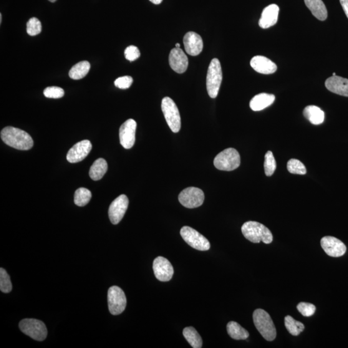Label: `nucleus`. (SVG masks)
<instances>
[{
    "mask_svg": "<svg viewBox=\"0 0 348 348\" xmlns=\"http://www.w3.org/2000/svg\"><path fill=\"white\" fill-rule=\"evenodd\" d=\"M1 138L6 145L17 150H28L33 147L34 141L31 136L19 128H4L1 132Z\"/></svg>",
    "mask_w": 348,
    "mask_h": 348,
    "instance_id": "1",
    "label": "nucleus"
},
{
    "mask_svg": "<svg viewBox=\"0 0 348 348\" xmlns=\"http://www.w3.org/2000/svg\"><path fill=\"white\" fill-rule=\"evenodd\" d=\"M244 238L254 243L262 241L264 244H270L273 241V235L269 229L263 224L256 221H248L241 227Z\"/></svg>",
    "mask_w": 348,
    "mask_h": 348,
    "instance_id": "2",
    "label": "nucleus"
},
{
    "mask_svg": "<svg viewBox=\"0 0 348 348\" xmlns=\"http://www.w3.org/2000/svg\"><path fill=\"white\" fill-rule=\"evenodd\" d=\"M255 326L264 339L272 341L276 339L277 332L270 315L263 309H257L253 314Z\"/></svg>",
    "mask_w": 348,
    "mask_h": 348,
    "instance_id": "3",
    "label": "nucleus"
},
{
    "mask_svg": "<svg viewBox=\"0 0 348 348\" xmlns=\"http://www.w3.org/2000/svg\"><path fill=\"white\" fill-rule=\"evenodd\" d=\"M222 80H223V72H222L220 62L217 58H214L209 65L207 76H206V89L210 98H216L218 96Z\"/></svg>",
    "mask_w": 348,
    "mask_h": 348,
    "instance_id": "4",
    "label": "nucleus"
},
{
    "mask_svg": "<svg viewBox=\"0 0 348 348\" xmlns=\"http://www.w3.org/2000/svg\"><path fill=\"white\" fill-rule=\"evenodd\" d=\"M241 164V157L235 148H228L217 155L214 165L217 169L223 171H232L238 168Z\"/></svg>",
    "mask_w": 348,
    "mask_h": 348,
    "instance_id": "5",
    "label": "nucleus"
},
{
    "mask_svg": "<svg viewBox=\"0 0 348 348\" xmlns=\"http://www.w3.org/2000/svg\"><path fill=\"white\" fill-rule=\"evenodd\" d=\"M161 108L166 123L171 130L174 133L180 132L181 126V116L175 102L170 98H164L161 103Z\"/></svg>",
    "mask_w": 348,
    "mask_h": 348,
    "instance_id": "6",
    "label": "nucleus"
},
{
    "mask_svg": "<svg viewBox=\"0 0 348 348\" xmlns=\"http://www.w3.org/2000/svg\"><path fill=\"white\" fill-rule=\"evenodd\" d=\"M20 330L28 336L37 341H43L47 336L45 324L39 320L25 319L20 322Z\"/></svg>",
    "mask_w": 348,
    "mask_h": 348,
    "instance_id": "7",
    "label": "nucleus"
},
{
    "mask_svg": "<svg viewBox=\"0 0 348 348\" xmlns=\"http://www.w3.org/2000/svg\"><path fill=\"white\" fill-rule=\"evenodd\" d=\"M180 234L183 240L199 251H207L210 248V243L208 239L191 227L183 226L181 229Z\"/></svg>",
    "mask_w": 348,
    "mask_h": 348,
    "instance_id": "8",
    "label": "nucleus"
},
{
    "mask_svg": "<svg viewBox=\"0 0 348 348\" xmlns=\"http://www.w3.org/2000/svg\"><path fill=\"white\" fill-rule=\"evenodd\" d=\"M108 305L110 314L118 315L122 314L127 306V298L124 292L120 287H110L108 291Z\"/></svg>",
    "mask_w": 348,
    "mask_h": 348,
    "instance_id": "9",
    "label": "nucleus"
},
{
    "mask_svg": "<svg viewBox=\"0 0 348 348\" xmlns=\"http://www.w3.org/2000/svg\"><path fill=\"white\" fill-rule=\"evenodd\" d=\"M178 199L181 205L185 207L195 208L203 205L205 201V194L201 189L188 187L181 191Z\"/></svg>",
    "mask_w": 348,
    "mask_h": 348,
    "instance_id": "10",
    "label": "nucleus"
},
{
    "mask_svg": "<svg viewBox=\"0 0 348 348\" xmlns=\"http://www.w3.org/2000/svg\"><path fill=\"white\" fill-rule=\"evenodd\" d=\"M129 201L127 196L122 194L113 200L108 209V216L113 224H118L122 220L127 211Z\"/></svg>",
    "mask_w": 348,
    "mask_h": 348,
    "instance_id": "11",
    "label": "nucleus"
},
{
    "mask_svg": "<svg viewBox=\"0 0 348 348\" xmlns=\"http://www.w3.org/2000/svg\"><path fill=\"white\" fill-rule=\"evenodd\" d=\"M136 128H137V123L132 119L126 121L121 126L120 128V143L126 149H130L134 145Z\"/></svg>",
    "mask_w": 348,
    "mask_h": 348,
    "instance_id": "12",
    "label": "nucleus"
},
{
    "mask_svg": "<svg viewBox=\"0 0 348 348\" xmlns=\"http://www.w3.org/2000/svg\"><path fill=\"white\" fill-rule=\"evenodd\" d=\"M153 269L156 278L160 281H170L173 276L172 265L168 259L163 257H158L155 259L153 263Z\"/></svg>",
    "mask_w": 348,
    "mask_h": 348,
    "instance_id": "13",
    "label": "nucleus"
},
{
    "mask_svg": "<svg viewBox=\"0 0 348 348\" xmlns=\"http://www.w3.org/2000/svg\"><path fill=\"white\" fill-rule=\"evenodd\" d=\"M322 249L330 257H339L344 256L346 246L339 239L332 236L322 238L321 241Z\"/></svg>",
    "mask_w": 348,
    "mask_h": 348,
    "instance_id": "14",
    "label": "nucleus"
},
{
    "mask_svg": "<svg viewBox=\"0 0 348 348\" xmlns=\"http://www.w3.org/2000/svg\"><path fill=\"white\" fill-rule=\"evenodd\" d=\"M92 147V144L89 140H83L78 142L68 152L67 161L70 163L80 162L89 155Z\"/></svg>",
    "mask_w": 348,
    "mask_h": 348,
    "instance_id": "15",
    "label": "nucleus"
},
{
    "mask_svg": "<svg viewBox=\"0 0 348 348\" xmlns=\"http://www.w3.org/2000/svg\"><path fill=\"white\" fill-rule=\"evenodd\" d=\"M169 64L171 69L179 74H182L187 70L188 66V57L181 48L171 49L169 55Z\"/></svg>",
    "mask_w": 348,
    "mask_h": 348,
    "instance_id": "16",
    "label": "nucleus"
},
{
    "mask_svg": "<svg viewBox=\"0 0 348 348\" xmlns=\"http://www.w3.org/2000/svg\"><path fill=\"white\" fill-rule=\"evenodd\" d=\"M184 46L188 54L196 56L202 52L203 42L201 36L194 32H189L183 38Z\"/></svg>",
    "mask_w": 348,
    "mask_h": 348,
    "instance_id": "17",
    "label": "nucleus"
},
{
    "mask_svg": "<svg viewBox=\"0 0 348 348\" xmlns=\"http://www.w3.org/2000/svg\"><path fill=\"white\" fill-rule=\"evenodd\" d=\"M250 65L256 72L263 74H271L276 72L277 67L276 64L262 55H257L251 60Z\"/></svg>",
    "mask_w": 348,
    "mask_h": 348,
    "instance_id": "18",
    "label": "nucleus"
},
{
    "mask_svg": "<svg viewBox=\"0 0 348 348\" xmlns=\"http://www.w3.org/2000/svg\"><path fill=\"white\" fill-rule=\"evenodd\" d=\"M326 89L335 94L348 97V80L337 75L327 78L325 82Z\"/></svg>",
    "mask_w": 348,
    "mask_h": 348,
    "instance_id": "19",
    "label": "nucleus"
},
{
    "mask_svg": "<svg viewBox=\"0 0 348 348\" xmlns=\"http://www.w3.org/2000/svg\"><path fill=\"white\" fill-rule=\"evenodd\" d=\"M279 7L276 4L266 7L262 12L259 25L262 29H268L274 26L278 21Z\"/></svg>",
    "mask_w": 348,
    "mask_h": 348,
    "instance_id": "20",
    "label": "nucleus"
},
{
    "mask_svg": "<svg viewBox=\"0 0 348 348\" xmlns=\"http://www.w3.org/2000/svg\"><path fill=\"white\" fill-rule=\"evenodd\" d=\"M276 97L273 94L261 93L252 98L249 107L254 111H261L273 104Z\"/></svg>",
    "mask_w": 348,
    "mask_h": 348,
    "instance_id": "21",
    "label": "nucleus"
},
{
    "mask_svg": "<svg viewBox=\"0 0 348 348\" xmlns=\"http://www.w3.org/2000/svg\"><path fill=\"white\" fill-rule=\"evenodd\" d=\"M305 4L317 19L324 21L327 17L326 6L322 0H304Z\"/></svg>",
    "mask_w": 348,
    "mask_h": 348,
    "instance_id": "22",
    "label": "nucleus"
},
{
    "mask_svg": "<svg viewBox=\"0 0 348 348\" xmlns=\"http://www.w3.org/2000/svg\"><path fill=\"white\" fill-rule=\"evenodd\" d=\"M304 117L313 125H319L324 122L325 114L324 111L317 106H307L303 111Z\"/></svg>",
    "mask_w": 348,
    "mask_h": 348,
    "instance_id": "23",
    "label": "nucleus"
},
{
    "mask_svg": "<svg viewBox=\"0 0 348 348\" xmlns=\"http://www.w3.org/2000/svg\"><path fill=\"white\" fill-rule=\"evenodd\" d=\"M108 169L107 161L104 159L100 158L95 161L89 171L90 178L94 181L102 180Z\"/></svg>",
    "mask_w": 348,
    "mask_h": 348,
    "instance_id": "24",
    "label": "nucleus"
},
{
    "mask_svg": "<svg viewBox=\"0 0 348 348\" xmlns=\"http://www.w3.org/2000/svg\"><path fill=\"white\" fill-rule=\"evenodd\" d=\"M227 332L229 337L235 340H246L249 337V333L238 322L230 321L227 324Z\"/></svg>",
    "mask_w": 348,
    "mask_h": 348,
    "instance_id": "25",
    "label": "nucleus"
},
{
    "mask_svg": "<svg viewBox=\"0 0 348 348\" xmlns=\"http://www.w3.org/2000/svg\"><path fill=\"white\" fill-rule=\"evenodd\" d=\"M90 69V64L89 62L83 61L78 63L70 70L69 76L72 80L82 79L89 73Z\"/></svg>",
    "mask_w": 348,
    "mask_h": 348,
    "instance_id": "26",
    "label": "nucleus"
},
{
    "mask_svg": "<svg viewBox=\"0 0 348 348\" xmlns=\"http://www.w3.org/2000/svg\"><path fill=\"white\" fill-rule=\"evenodd\" d=\"M184 337L194 348H201L203 345V340L200 335L193 327H186L183 330Z\"/></svg>",
    "mask_w": 348,
    "mask_h": 348,
    "instance_id": "27",
    "label": "nucleus"
},
{
    "mask_svg": "<svg viewBox=\"0 0 348 348\" xmlns=\"http://www.w3.org/2000/svg\"><path fill=\"white\" fill-rule=\"evenodd\" d=\"M284 324L287 331L294 336H298L304 330V325L302 322L296 321L289 315L285 317Z\"/></svg>",
    "mask_w": 348,
    "mask_h": 348,
    "instance_id": "28",
    "label": "nucleus"
},
{
    "mask_svg": "<svg viewBox=\"0 0 348 348\" xmlns=\"http://www.w3.org/2000/svg\"><path fill=\"white\" fill-rule=\"evenodd\" d=\"M91 198V191L85 188H78L74 194V203L78 206H85L89 203Z\"/></svg>",
    "mask_w": 348,
    "mask_h": 348,
    "instance_id": "29",
    "label": "nucleus"
},
{
    "mask_svg": "<svg viewBox=\"0 0 348 348\" xmlns=\"http://www.w3.org/2000/svg\"><path fill=\"white\" fill-rule=\"evenodd\" d=\"M264 168L266 176L268 177L273 175L276 170V161L275 160L273 153L271 151H268L264 156Z\"/></svg>",
    "mask_w": 348,
    "mask_h": 348,
    "instance_id": "30",
    "label": "nucleus"
},
{
    "mask_svg": "<svg viewBox=\"0 0 348 348\" xmlns=\"http://www.w3.org/2000/svg\"><path fill=\"white\" fill-rule=\"evenodd\" d=\"M287 169L289 173L304 175L306 173V166L301 161L296 159H291L287 163Z\"/></svg>",
    "mask_w": 348,
    "mask_h": 348,
    "instance_id": "31",
    "label": "nucleus"
},
{
    "mask_svg": "<svg viewBox=\"0 0 348 348\" xmlns=\"http://www.w3.org/2000/svg\"><path fill=\"white\" fill-rule=\"evenodd\" d=\"M12 288L11 279L6 269H0V289L4 293H9Z\"/></svg>",
    "mask_w": 348,
    "mask_h": 348,
    "instance_id": "32",
    "label": "nucleus"
},
{
    "mask_svg": "<svg viewBox=\"0 0 348 348\" xmlns=\"http://www.w3.org/2000/svg\"><path fill=\"white\" fill-rule=\"evenodd\" d=\"M42 24L36 17H32L27 24V32L31 36H36L41 33Z\"/></svg>",
    "mask_w": 348,
    "mask_h": 348,
    "instance_id": "33",
    "label": "nucleus"
},
{
    "mask_svg": "<svg viewBox=\"0 0 348 348\" xmlns=\"http://www.w3.org/2000/svg\"><path fill=\"white\" fill-rule=\"evenodd\" d=\"M298 311L304 317H311L316 311V307L314 304L307 302H300L297 306Z\"/></svg>",
    "mask_w": 348,
    "mask_h": 348,
    "instance_id": "34",
    "label": "nucleus"
},
{
    "mask_svg": "<svg viewBox=\"0 0 348 348\" xmlns=\"http://www.w3.org/2000/svg\"><path fill=\"white\" fill-rule=\"evenodd\" d=\"M44 94L45 97L58 99L64 96L65 92L64 89L58 87H49L44 90Z\"/></svg>",
    "mask_w": 348,
    "mask_h": 348,
    "instance_id": "35",
    "label": "nucleus"
},
{
    "mask_svg": "<svg viewBox=\"0 0 348 348\" xmlns=\"http://www.w3.org/2000/svg\"><path fill=\"white\" fill-rule=\"evenodd\" d=\"M132 83L133 78L129 75H125V76L120 77L116 79L114 84L116 87L119 88L120 89H127L132 85Z\"/></svg>",
    "mask_w": 348,
    "mask_h": 348,
    "instance_id": "36",
    "label": "nucleus"
},
{
    "mask_svg": "<svg viewBox=\"0 0 348 348\" xmlns=\"http://www.w3.org/2000/svg\"><path fill=\"white\" fill-rule=\"evenodd\" d=\"M140 51L138 48L133 45H130L125 50V56L128 61L133 62L140 57Z\"/></svg>",
    "mask_w": 348,
    "mask_h": 348,
    "instance_id": "37",
    "label": "nucleus"
},
{
    "mask_svg": "<svg viewBox=\"0 0 348 348\" xmlns=\"http://www.w3.org/2000/svg\"><path fill=\"white\" fill-rule=\"evenodd\" d=\"M340 2L348 18V0H340Z\"/></svg>",
    "mask_w": 348,
    "mask_h": 348,
    "instance_id": "38",
    "label": "nucleus"
},
{
    "mask_svg": "<svg viewBox=\"0 0 348 348\" xmlns=\"http://www.w3.org/2000/svg\"><path fill=\"white\" fill-rule=\"evenodd\" d=\"M150 1L153 4L158 5L160 4L163 2V0H150Z\"/></svg>",
    "mask_w": 348,
    "mask_h": 348,
    "instance_id": "39",
    "label": "nucleus"
},
{
    "mask_svg": "<svg viewBox=\"0 0 348 348\" xmlns=\"http://www.w3.org/2000/svg\"><path fill=\"white\" fill-rule=\"evenodd\" d=\"M180 46H181L180 44H178H178H176V48H180Z\"/></svg>",
    "mask_w": 348,
    "mask_h": 348,
    "instance_id": "40",
    "label": "nucleus"
},
{
    "mask_svg": "<svg viewBox=\"0 0 348 348\" xmlns=\"http://www.w3.org/2000/svg\"><path fill=\"white\" fill-rule=\"evenodd\" d=\"M49 1L52 2V3H54V2H56V0H49Z\"/></svg>",
    "mask_w": 348,
    "mask_h": 348,
    "instance_id": "41",
    "label": "nucleus"
},
{
    "mask_svg": "<svg viewBox=\"0 0 348 348\" xmlns=\"http://www.w3.org/2000/svg\"><path fill=\"white\" fill-rule=\"evenodd\" d=\"M2 14H0V23H2Z\"/></svg>",
    "mask_w": 348,
    "mask_h": 348,
    "instance_id": "42",
    "label": "nucleus"
},
{
    "mask_svg": "<svg viewBox=\"0 0 348 348\" xmlns=\"http://www.w3.org/2000/svg\"><path fill=\"white\" fill-rule=\"evenodd\" d=\"M333 75H336V73H333Z\"/></svg>",
    "mask_w": 348,
    "mask_h": 348,
    "instance_id": "43",
    "label": "nucleus"
}]
</instances>
